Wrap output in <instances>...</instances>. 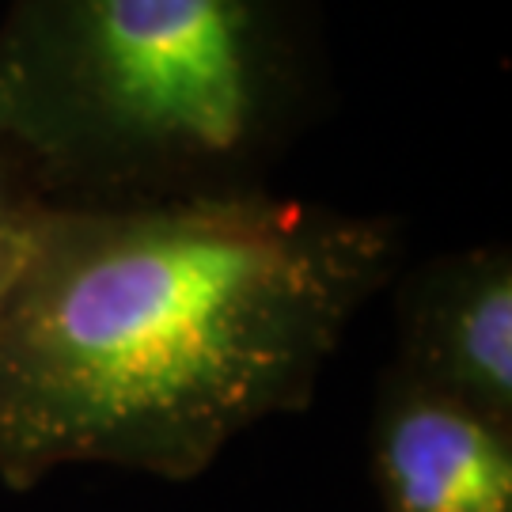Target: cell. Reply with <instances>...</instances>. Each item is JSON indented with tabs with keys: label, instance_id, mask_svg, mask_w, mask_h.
I'll return each mask as SVG.
<instances>
[{
	"label": "cell",
	"instance_id": "cell-1",
	"mask_svg": "<svg viewBox=\"0 0 512 512\" xmlns=\"http://www.w3.org/2000/svg\"><path fill=\"white\" fill-rule=\"evenodd\" d=\"M403 266V224L270 190L50 205L0 315V482L80 463L164 482L315 399Z\"/></svg>",
	"mask_w": 512,
	"mask_h": 512
},
{
	"label": "cell",
	"instance_id": "cell-2",
	"mask_svg": "<svg viewBox=\"0 0 512 512\" xmlns=\"http://www.w3.org/2000/svg\"><path fill=\"white\" fill-rule=\"evenodd\" d=\"M327 84L315 0H12L0 152L50 205L266 190Z\"/></svg>",
	"mask_w": 512,
	"mask_h": 512
},
{
	"label": "cell",
	"instance_id": "cell-3",
	"mask_svg": "<svg viewBox=\"0 0 512 512\" xmlns=\"http://www.w3.org/2000/svg\"><path fill=\"white\" fill-rule=\"evenodd\" d=\"M391 368L512 429V255L505 243L429 258L399 281Z\"/></svg>",
	"mask_w": 512,
	"mask_h": 512
},
{
	"label": "cell",
	"instance_id": "cell-4",
	"mask_svg": "<svg viewBox=\"0 0 512 512\" xmlns=\"http://www.w3.org/2000/svg\"><path fill=\"white\" fill-rule=\"evenodd\" d=\"M372 482L384 512H512V429L387 368Z\"/></svg>",
	"mask_w": 512,
	"mask_h": 512
},
{
	"label": "cell",
	"instance_id": "cell-5",
	"mask_svg": "<svg viewBox=\"0 0 512 512\" xmlns=\"http://www.w3.org/2000/svg\"><path fill=\"white\" fill-rule=\"evenodd\" d=\"M46 209L50 202L27 179V171L8 152H0V315L16 289L23 262L31 255V243H35Z\"/></svg>",
	"mask_w": 512,
	"mask_h": 512
}]
</instances>
